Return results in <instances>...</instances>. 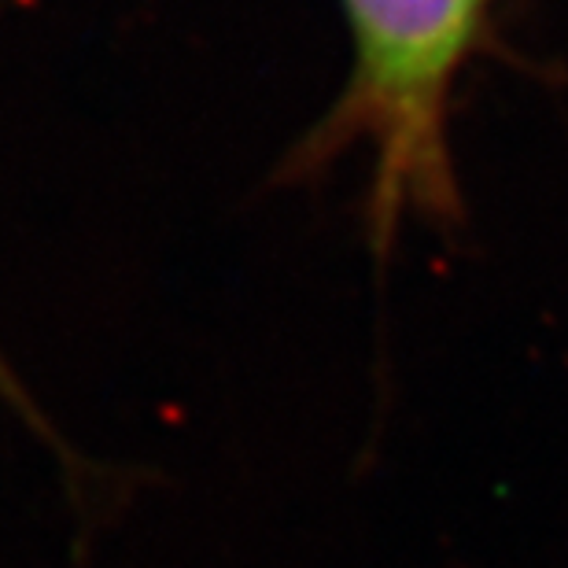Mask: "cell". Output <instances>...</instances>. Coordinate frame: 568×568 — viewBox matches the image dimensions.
<instances>
[{"label": "cell", "instance_id": "obj_2", "mask_svg": "<svg viewBox=\"0 0 568 568\" xmlns=\"http://www.w3.org/2000/svg\"><path fill=\"white\" fill-rule=\"evenodd\" d=\"M0 395H4V399H11L16 406H27V395H22L16 377H11V369L4 366V358H0ZM27 410H30V406H27Z\"/></svg>", "mask_w": 568, "mask_h": 568}, {"label": "cell", "instance_id": "obj_1", "mask_svg": "<svg viewBox=\"0 0 568 568\" xmlns=\"http://www.w3.org/2000/svg\"><path fill=\"white\" fill-rule=\"evenodd\" d=\"M351 82L333 126L373 148V214L392 236L403 214L454 207L450 100L491 0H339Z\"/></svg>", "mask_w": 568, "mask_h": 568}]
</instances>
